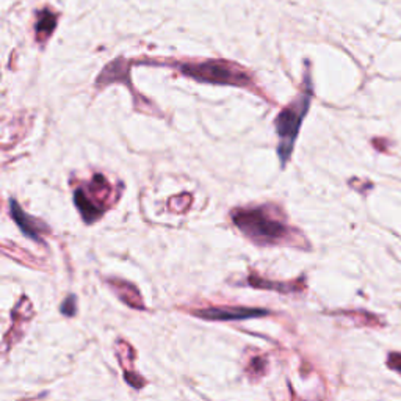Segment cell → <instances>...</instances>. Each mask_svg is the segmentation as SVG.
I'll return each instance as SVG.
<instances>
[{"instance_id": "7", "label": "cell", "mask_w": 401, "mask_h": 401, "mask_svg": "<svg viewBox=\"0 0 401 401\" xmlns=\"http://www.w3.org/2000/svg\"><path fill=\"white\" fill-rule=\"evenodd\" d=\"M116 356L121 362V367L124 369L126 381L131 385H133L135 389L143 388V385L146 384V381L138 373H135V370H133V361H135L133 348L128 345L127 342L118 340L116 342Z\"/></svg>"}, {"instance_id": "1", "label": "cell", "mask_w": 401, "mask_h": 401, "mask_svg": "<svg viewBox=\"0 0 401 401\" xmlns=\"http://www.w3.org/2000/svg\"><path fill=\"white\" fill-rule=\"evenodd\" d=\"M231 217L239 231L259 246L307 245L303 235L290 227L281 217H277L275 207L259 205L235 209Z\"/></svg>"}, {"instance_id": "4", "label": "cell", "mask_w": 401, "mask_h": 401, "mask_svg": "<svg viewBox=\"0 0 401 401\" xmlns=\"http://www.w3.org/2000/svg\"><path fill=\"white\" fill-rule=\"evenodd\" d=\"M110 196V184L107 182V179L102 174H96L87 188H77L74 191V203L85 223L91 225L102 217L107 209V204H104L102 200L107 203V199Z\"/></svg>"}, {"instance_id": "10", "label": "cell", "mask_w": 401, "mask_h": 401, "mask_svg": "<svg viewBox=\"0 0 401 401\" xmlns=\"http://www.w3.org/2000/svg\"><path fill=\"white\" fill-rule=\"evenodd\" d=\"M56 27V16L50 10H42L38 13L37 23H35V35H37V41L41 44L52 37V33Z\"/></svg>"}, {"instance_id": "5", "label": "cell", "mask_w": 401, "mask_h": 401, "mask_svg": "<svg viewBox=\"0 0 401 401\" xmlns=\"http://www.w3.org/2000/svg\"><path fill=\"white\" fill-rule=\"evenodd\" d=\"M190 312L198 318L210 320V321L259 318V317H267L270 313L267 309H261V307H245V306H212V307H204V309H193Z\"/></svg>"}, {"instance_id": "2", "label": "cell", "mask_w": 401, "mask_h": 401, "mask_svg": "<svg viewBox=\"0 0 401 401\" xmlns=\"http://www.w3.org/2000/svg\"><path fill=\"white\" fill-rule=\"evenodd\" d=\"M312 97H313V88H312L311 76L309 73H306L304 90L299 92L298 97L293 100V102H290L284 110H281V113H279L275 119V126L279 138L277 154L279 159H281L282 167H285V163L290 160L293 148H295V143L299 133V127L303 124L306 114L309 113Z\"/></svg>"}, {"instance_id": "8", "label": "cell", "mask_w": 401, "mask_h": 401, "mask_svg": "<svg viewBox=\"0 0 401 401\" xmlns=\"http://www.w3.org/2000/svg\"><path fill=\"white\" fill-rule=\"evenodd\" d=\"M249 285H253L256 289H262V290H275L279 293H301L306 290V284L304 279H297V281H290V282H275V281H268V279L263 277H257L256 275L248 277Z\"/></svg>"}, {"instance_id": "6", "label": "cell", "mask_w": 401, "mask_h": 401, "mask_svg": "<svg viewBox=\"0 0 401 401\" xmlns=\"http://www.w3.org/2000/svg\"><path fill=\"white\" fill-rule=\"evenodd\" d=\"M10 212L14 223L18 225V227L23 231L24 235H27V237L33 241L42 243V235L49 234V227L44 223H41L40 220L25 213L14 199L10 200Z\"/></svg>"}, {"instance_id": "14", "label": "cell", "mask_w": 401, "mask_h": 401, "mask_svg": "<svg viewBox=\"0 0 401 401\" xmlns=\"http://www.w3.org/2000/svg\"><path fill=\"white\" fill-rule=\"evenodd\" d=\"M388 367L401 375V353H390L388 356Z\"/></svg>"}, {"instance_id": "11", "label": "cell", "mask_w": 401, "mask_h": 401, "mask_svg": "<svg viewBox=\"0 0 401 401\" xmlns=\"http://www.w3.org/2000/svg\"><path fill=\"white\" fill-rule=\"evenodd\" d=\"M342 317H347L351 321H354L357 326H367V328H383L384 320L378 317L375 313H369L364 311H345L339 312Z\"/></svg>"}, {"instance_id": "9", "label": "cell", "mask_w": 401, "mask_h": 401, "mask_svg": "<svg viewBox=\"0 0 401 401\" xmlns=\"http://www.w3.org/2000/svg\"><path fill=\"white\" fill-rule=\"evenodd\" d=\"M109 284L112 285L114 293H116V297L128 307H132V309H145L143 298L135 285H132L131 282L121 281V279H110Z\"/></svg>"}, {"instance_id": "3", "label": "cell", "mask_w": 401, "mask_h": 401, "mask_svg": "<svg viewBox=\"0 0 401 401\" xmlns=\"http://www.w3.org/2000/svg\"><path fill=\"white\" fill-rule=\"evenodd\" d=\"M181 73L188 76L195 80L217 83V85H232V87L253 88V77L232 61L226 60H207L200 63H184L179 66Z\"/></svg>"}, {"instance_id": "13", "label": "cell", "mask_w": 401, "mask_h": 401, "mask_svg": "<svg viewBox=\"0 0 401 401\" xmlns=\"http://www.w3.org/2000/svg\"><path fill=\"white\" fill-rule=\"evenodd\" d=\"M60 311H61L63 315H66V317H74L76 311H77L76 297H74V295H69L66 299H64L61 307H60Z\"/></svg>"}, {"instance_id": "12", "label": "cell", "mask_w": 401, "mask_h": 401, "mask_svg": "<svg viewBox=\"0 0 401 401\" xmlns=\"http://www.w3.org/2000/svg\"><path fill=\"white\" fill-rule=\"evenodd\" d=\"M265 369H267V361L263 357H254L248 365V375L261 378L265 373Z\"/></svg>"}]
</instances>
